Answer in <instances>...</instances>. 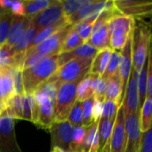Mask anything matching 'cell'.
<instances>
[{
  "label": "cell",
  "instance_id": "obj_1",
  "mask_svg": "<svg viewBox=\"0 0 152 152\" xmlns=\"http://www.w3.org/2000/svg\"><path fill=\"white\" fill-rule=\"evenodd\" d=\"M58 55L47 57L36 65L22 70V83L24 94H32L33 92L58 69Z\"/></svg>",
  "mask_w": 152,
  "mask_h": 152
},
{
  "label": "cell",
  "instance_id": "obj_2",
  "mask_svg": "<svg viewBox=\"0 0 152 152\" xmlns=\"http://www.w3.org/2000/svg\"><path fill=\"white\" fill-rule=\"evenodd\" d=\"M94 58H77L73 59L67 63L60 66L58 69L50 77L47 82L52 83L58 88L65 83L81 81L90 70Z\"/></svg>",
  "mask_w": 152,
  "mask_h": 152
},
{
  "label": "cell",
  "instance_id": "obj_3",
  "mask_svg": "<svg viewBox=\"0 0 152 152\" xmlns=\"http://www.w3.org/2000/svg\"><path fill=\"white\" fill-rule=\"evenodd\" d=\"M134 27L135 20L132 17L121 13L111 17L108 20L110 48L113 51L121 50Z\"/></svg>",
  "mask_w": 152,
  "mask_h": 152
},
{
  "label": "cell",
  "instance_id": "obj_4",
  "mask_svg": "<svg viewBox=\"0 0 152 152\" xmlns=\"http://www.w3.org/2000/svg\"><path fill=\"white\" fill-rule=\"evenodd\" d=\"M151 31L146 26L134 27L132 33V61L133 69L139 73L150 52Z\"/></svg>",
  "mask_w": 152,
  "mask_h": 152
},
{
  "label": "cell",
  "instance_id": "obj_5",
  "mask_svg": "<svg viewBox=\"0 0 152 152\" xmlns=\"http://www.w3.org/2000/svg\"><path fill=\"white\" fill-rule=\"evenodd\" d=\"M79 82L65 83L57 88L54 105V122L67 121L68 116L77 102V88Z\"/></svg>",
  "mask_w": 152,
  "mask_h": 152
},
{
  "label": "cell",
  "instance_id": "obj_6",
  "mask_svg": "<svg viewBox=\"0 0 152 152\" xmlns=\"http://www.w3.org/2000/svg\"><path fill=\"white\" fill-rule=\"evenodd\" d=\"M73 28V25L67 24L59 29L57 32L45 39L43 42L38 44L37 45L34 46L33 48L28 49L25 52V57L30 54H40L45 57H51L53 55H58L60 53L61 45L63 44L64 39L66 38L67 35ZM24 57V58H25Z\"/></svg>",
  "mask_w": 152,
  "mask_h": 152
},
{
  "label": "cell",
  "instance_id": "obj_7",
  "mask_svg": "<svg viewBox=\"0 0 152 152\" xmlns=\"http://www.w3.org/2000/svg\"><path fill=\"white\" fill-rule=\"evenodd\" d=\"M63 15V8L61 1H53L47 8L37 13L31 20V24L36 28V29L39 32L40 30L51 27L56 24L58 21L62 20Z\"/></svg>",
  "mask_w": 152,
  "mask_h": 152
},
{
  "label": "cell",
  "instance_id": "obj_8",
  "mask_svg": "<svg viewBox=\"0 0 152 152\" xmlns=\"http://www.w3.org/2000/svg\"><path fill=\"white\" fill-rule=\"evenodd\" d=\"M126 144L125 152H139L142 132L140 127V112L125 117Z\"/></svg>",
  "mask_w": 152,
  "mask_h": 152
},
{
  "label": "cell",
  "instance_id": "obj_9",
  "mask_svg": "<svg viewBox=\"0 0 152 152\" xmlns=\"http://www.w3.org/2000/svg\"><path fill=\"white\" fill-rule=\"evenodd\" d=\"M139 73L135 72L132 68L125 95L122 101V108L124 112V117H127L129 115H134L138 110V88H137V77Z\"/></svg>",
  "mask_w": 152,
  "mask_h": 152
},
{
  "label": "cell",
  "instance_id": "obj_10",
  "mask_svg": "<svg viewBox=\"0 0 152 152\" xmlns=\"http://www.w3.org/2000/svg\"><path fill=\"white\" fill-rule=\"evenodd\" d=\"M49 131L52 134V148L59 147L71 151L73 126L68 122H53Z\"/></svg>",
  "mask_w": 152,
  "mask_h": 152
},
{
  "label": "cell",
  "instance_id": "obj_11",
  "mask_svg": "<svg viewBox=\"0 0 152 152\" xmlns=\"http://www.w3.org/2000/svg\"><path fill=\"white\" fill-rule=\"evenodd\" d=\"M101 12L94 24L92 34L89 39L86 43L97 50L110 48L108 20H106Z\"/></svg>",
  "mask_w": 152,
  "mask_h": 152
},
{
  "label": "cell",
  "instance_id": "obj_12",
  "mask_svg": "<svg viewBox=\"0 0 152 152\" xmlns=\"http://www.w3.org/2000/svg\"><path fill=\"white\" fill-rule=\"evenodd\" d=\"M126 144V135L125 130V117L123 108L120 106L117 112L110 139V152H125Z\"/></svg>",
  "mask_w": 152,
  "mask_h": 152
},
{
  "label": "cell",
  "instance_id": "obj_13",
  "mask_svg": "<svg viewBox=\"0 0 152 152\" xmlns=\"http://www.w3.org/2000/svg\"><path fill=\"white\" fill-rule=\"evenodd\" d=\"M32 94L38 105V117L36 125L49 131L54 122V104L43 94L36 92Z\"/></svg>",
  "mask_w": 152,
  "mask_h": 152
},
{
  "label": "cell",
  "instance_id": "obj_14",
  "mask_svg": "<svg viewBox=\"0 0 152 152\" xmlns=\"http://www.w3.org/2000/svg\"><path fill=\"white\" fill-rule=\"evenodd\" d=\"M115 7L123 15L134 17L146 16L151 13V1H137V0H121L114 1Z\"/></svg>",
  "mask_w": 152,
  "mask_h": 152
},
{
  "label": "cell",
  "instance_id": "obj_15",
  "mask_svg": "<svg viewBox=\"0 0 152 152\" xmlns=\"http://www.w3.org/2000/svg\"><path fill=\"white\" fill-rule=\"evenodd\" d=\"M120 61L118 67V75L122 87V97L124 98L127 81L133 68L132 61V34L127 38L125 45L120 50Z\"/></svg>",
  "mask_w": 152,
  "mask_h": 152
},
{
  "label": "cell",
  "instance_id": "obj_16",
  "mask_svg": "<svg viewBox=\"0 0 152 152\" xmlns=\"http://www.w3.org/2000/svg\"><path fill=\"white\" fill-rule=\"evenodd\" d=\"M114 4V1H92L90 4L84 6L77 12L69 17L68 22L71 25H75L87 18H90L95 14L100 13L104 9L110 7Z\"/></svg>",
  "mask_w": 152,
  "mask_h": 152
},
{
  "label": "cell",
  "instance_id": "obj_17",
  "mask_svg": "<svg viewBox=\"0 0 152 152\" xmlns=\"http://www.w3.org/2000/svg\"><path fill=\"white\" fill-rule=\"evenodd\" d=\"M31 25V20L25 16H12L11 28L5 42L8 48H12L24 35Z\"/></svg>",
  "mask_w": 152,
  "mask_h": 152
},
{
  "label": "cell",
  "instance_id": "obj_18",
  "mask_svg": "<svg viewBox=\"0 0 152 152\" xmlns=\"http://www.w3.org/2000/svg\"><path fill=\"white\" fill-rule=\"evenodd\" d=\"M99 50L92 47L87 44H84L81 46L67 53L58 54V65L62 66L68 61L77 58H94Z\"/></svg>",
  "mask_w": 152,
  "mask_h": 152
},
{
  "label": "cell",
  "instance_id": "obj_19",
  "mask_svg": "<svg viewBox=\"0 0 152 152\" xmlns=\"http://www.w3.org/2000/svg\"><path fill=\"white\" fill-rule=\"evenodd\" d=\"M99 76L88 73L77 85V101L82 102L94 97L95 86Z\"/></svg>",
  "mask_w": 152,
  "mask_h": 152
},
{
  "label": "cell",
  "instance_id": "obj_20",
  "mask_svg": "<svg viewBox=\"0 0 152 152\" xmlns=\"http://www.w3.org/2000/svg\"><path fill=\"white\" fill-rule=\"evenodd\" d=\"M104 101L113 102L118 103V105L122 104V87L118 72L106 80Z\"/></svg>",
  "mask_w": 152,
  "mask_h": 152
},
{
  "label": "cell",
  "instance_id": "obj_21",
  "mask_svg": "<svg viewBox=\"0 0 152 152\" xmlns=\"http://www.w3.org/2000/svg\"><path fill=\"white\" fill-rule=\"evenodd\" d=\"M111 53H112V50L110 48H105L102 50H99L98 53H96V55L93 59L89 73L102 77L105 71L107 65H108Z\"/></svg>",
  "mask_w": 152,
  "mask_h": 152
},
{
  "label": "cell",
  "instance_id": "obj_22",
  "mask_svg": "<svg viewBox=\"0 0 152 152\" xmlns=\"http://www.w3.org/2000/svg\"><path fill=\"white\" fill-rule=\"evenodd\" d=\"M37 32L38 31L36 29V28L31 24L30 27L28 28V30L21 37V38L10 49L12 55L13 56L15 54H18V53H25L26 50L28 48L29 45L31 44V42L33 41V39L35 38Z\"/></svg>",
  "mask_w": 152,
  "mask_h": 152
},
{
  "label": "cell",
  "instance_id": "obj_23",
  "mask_svg": "<svg viewBox=\"0 0 152 152\" xmlns=\"http://www.w3.org/2000/svg\"><path fill=\"white\" fill-rule=\"evenodd\" d=\"M115 118H101L99 119L98 135H99L100 150H102L110 139Z\"/></svg>",
  "mask_w": 152,
  "mask_h": 152
},
{
  "label": "cell",
  "instance_id": "obj_24",
  "mask_svg": "<svg viewBox=\"0 0 152 152\" xmlns=\"http://www.w3.org/2000/svg\"><path fill=\"white\" fill-rule=\"evenodd\" d=\"M13 95L15 94L10 69L0 72V99L5 102Z\"/></svg>",
  "mask_w": 152,
  "mask_h": 152
},
{
  "label": "cell",
  "instance_id": "obj_25",
  "mask_svg": "<svg viewBox=\"0 0 152 152\" xmlns=\"http://www.w3.org/2000/svg\"><path fill=\"white\" fill-rule=\"evenodd\" d=\"M24 6V16L32 19L37 13L47 8L53 1L51 0H27L22 1Z\"/></svg>",
  "mask_w": 152,
  "mask_h": 152
},
{
  "label": "cell",
  "instance_id": "obj_26",
  "mask_svg": "<svg viewBox=\"0 0 152 152\" xmlns=\"http://www.w3.org/2000/svg\"><path fill=\"white\" fill-rule=\"evenodd\" d=\"M67 24H69L68 22V20L67 18H63L62 20H61L60 21H58L56 24L51 26V27H48L46 28H44L42 30H40L39 32H37V34L36 35L35 38L33 39V41L31 42V44L29 45L28 48V49H30V48H33L34 46L37 45L38 44H40L41 42H43L45 39H46L47 37H49L50 36H52L53 34H54L55 32H57L59 29H61L62 27H64L65 25ZM27 49V50H28ZM26 50V51H27Z\"/></svg>",
  "mask_w": 152,
  "mask_h": 152
},
{
  "label": "cell",
  "instance_id": "obj_27",
  "mask_svg": "<svg viewBox=\"0 0 152 152\" xmlns=\"http://www.w3.org/2000/svg\"><path fill=\"white\" fill-rule=\"evenodd\" d=\"M151 121L152 97H146L143 105L140 110V127L142 133L151 128Z\"/></svg>",
  "mask_w": 152,
  "mask_h": 152
},
{
  "label": "cell",
  "instance_id": "obj_28",
  "mask_svg": "<svg viewBox=\"0 0 152 152\" xmlns=\"http://www.w3.org/2000/svg\"><path fill=\"white\" fill-rule=\"evenodd\" d=\"M5 112L12 119H22L21 95H13L4 102Z\"/></svg>",
  "mask_w": 152,
  "mask_h": 152
},
{
  "label": "cell",
  "instance_id": "obj_29",
  "mask_svg": "<svg viewBox=\"0 0 152 152\" xmlns=\"http://www.w3.org/2000/svg\"><path fill=\"white\" fill-rule=\"evenodd\" d=\"M12 14L10 11H0V46L4 45L11 28Z\"/></svg>",
  "mask_w": 152,
  "mask_h": 152
},
{
  "label": "cell",
  "instance_id": "obj_30",
  "mask_svg": "<svg viewBox=\"0 0 152 152\" xmlns=\"http://www.w3.org/2000/svg\"><path fill=\"white\" fill-rule=\"evenodd\" d=\"M84 44L85 43L82 40V38L78 36L77 31L72 28L70 29V31L69 32V34L67 35L66 38L63 41V44L61 45L60 53L70 52V51H72V50L81 46Z\"/></svg>",
  "mask_w": 152,
  "mask_h": 152
},
{
  "label": "cell",
  "instance_id": "obj_31",
  "mask_svg": "<svg viewBox=\"0 0 152 152\" xmlns=\"http://www.w3.org/2000/svg\"><path fill=\"white\" fill-rule=\"evenodd\" d=\"M92 0H65L61 1L63 8V15L65 18H69L71 15L77 12L86 4H90Z\"/></svg>",
  "mask_w": 152,
  "mask_h": 152
},
{
  "label": "cell",
  "instance_id": "obj_32",
  "mask_svg": "<svg viewBox=\"0 0 152 152\" xmlns=\"http://www.w3.org/2000/svg\"><path fill=\"white\" fill-rule=\"evenodd\" d=\"M119 61H120V53L118 51H113L111 53L110 61L108 62V65L105 69L104 73L101 77L103 80H107L109 77L114 76L118 72V67H119Z\"/></svg>",
  "mask_w": 152,
  "mask_h": 152
},
{
  "label": "cell",
  "instance_id": "obj_33",
  "mask_svg": "<svg viewBox=\"0 0 152 152\" xmlns=\"http://www.w3.org/2000/svg\"><path fill=\"white\" fill-rule=\"evenodd\" d=\"M12 68H15L14 59L5 45L0 46V72L8 70Z\"/></svg>",
  "mask_w": 152,
  "mask_h": 152
},
{
  "label": "cell",
  "instance_id": "obj_34",
  "mask_svg": "<svg viewBox=\"0 0 152 152\" xmlns=\"http://www.w3.org/2000/svg\"><path fill=\"white\" fill-rule=\"evenodd\" d=\"M86 133V127L85 126L73 127L72 143H71L72 151L82 152V147L84 144Z\"/></svg>",
  "mask_w": 152,
  "mask_h": 152
},
{
  "label": "cell",
  "instance_id": "obj_35",
  "mask_svg": "<svg viewBox=\"0 0 152 152\" xmlns=\"http://www.w3.org/2000/svg\"><path fill=\"white\" fill-rule=\"evenodd\" d=\"M82 120H83V114H82V103L78 101L75 102L73 105L67 121L73 126V127H77V126H82Z\"/></svg>",
  "mask_w": 152,
  "mask_h": 152
},
{
  "label": "cell",
  "instance_id": "obj_36",
  "mask_svg": "<svg viewBox=\"0 0 152 152\" xmlns=\"http://www.w3.org/2000/svg\"><path fill=\"white\" fill-rule=\"evenodd\" d=\"M10 75L13 84L14 94L22 95L24 94L23 83H22V70L20 68L10 69Z\"/></svg>",
  "mask_w": 152,
  "mask_h": 152
},
{
  "label": "cell",
  "instance_id": "obj_37",
  "mask_svg": "<svg viewBox=\"0 0 152 152\" xmlns=\"http://www.w3.org/2000/svg\"><path fill=\"white\" fill-rule=\"evenodd\" d=\"M13 134V119L10 118L5 110L0 116V134L10 138Z\"/></svg>",
  "mask_w": 152,
  "mask_h": 152
},
{
  "label": "cell",
  "instance_id": "obj_38",
  "mask_svg": "<svg viewBox=\"0 0 152 152\" xmlns=\"http://www.w3.org/2000/svg\"><path fill=\"white\" fill-rule=\"evenodd\" d=\"M34 92L38 93L40 94H43L46 96L54 105H55V100H56V94H57V88L52 83H49L47 81L41 84ZM33 92V93H34Z\"/></svg>",
  "mask_w": 152,
  "mask_h": 152
},
{
  "label": "cell",
  "instance_id": "obj_39",
  "mask_svg": "<svg viewBox=\"0 0 152 152\" xmlns=\"http://www.w3.org/2000/svg\"><path fill=\"white\" fill-rule=\"evenodd\" d=\"M94 24V22H86V21L83 20V21H80V22L73 25V28L77 31V33L82 38V40L84 41L85 44L89 39V37L92 34Z\"/></svg>",
  "mask_w": 152,
  "mask_h": 152
},
{
  "label": "cell",
  "instance_id": "obj_40",
  "mask_svg": "<svg viewBox=\"0 0 152 152\" xmlns=\"http://www.w3.org/2000/svg\"><path fill=\"white\" fill-rule=\"evenodd\" d=\"M93 102H94V97L81 102L82 103V114H83L82 126L88 127L94 122L93 116H92Z\"/></svg>",
  "mask_w": 152,
  "mask_h": 152
},
{
  "label": "cell",
  "instance_id": "obj_41",
  "mask_svg": "<svg viewBox=\"0 0 152 152\" xmlns=\"http://www.w3.org/2000/svg\"><path fill=\"white\" fill-rule=\"evenodd\" d=\"M121 105H118L116 102L104 101L102 103V112L101 118H115L117 116V112L118 108Z\"/></svg>",
  "mask_w": 152,
  "mask_h": 152
},
{
  "label": "cell",
  "instance_id": "obj_42",
  "mask_svg": "<svg viewBox=\"0 0 152 152\" xmlns=\"http://www.w3.org/2000/svg\"><path fill=\"white\" fill-rule=\"evenodd\" d=\"M139 152H152L151 128L144 133H142V139Z\"/></svg>",
  "mask_w": 152,
  "mask_h": 152
},
{
  "label": "cell",
  "instance_id": "obj_43",
  "mask_svg": "<svg viewBox=\"0 0 152 152\" xmlns=\"http://www.w3.org/2000/svg\"><path fill=\"white\" fill-rule=\"evenodd\" d=\"M45 58H47V57L43 56V55H40V54H37V53H35V54H30V55L25 57V58H24L23 64H22V70L27 69H28V68H30V67L36 65L37 63L42 61L45 60Z\"/></svg>",
  "mask_w": 152,
  "mask_h": 152
},
{
  "label": "cell",
  "instance_id": "obj_44",
  "mask_svg": "<svg viewBox=\"0 0 152 152\" xmlns=\"http://www.w3.org/2000/svg\"><path fill=\"white\" fill-rule=\"evenodd\" d=\"M105 89H106V81L103 80L101 77H99L97 83H96V86H95L94 98L98 99L102 102H104Z\"/></svg>",
  "mask_w": 152,
  "mask_h": 152
},
{
  "label": "cell",
  "instance_id": "obj_45",
  "mask_svg": "<svg viewBox=\"0 0 152 152\" xmlns=\"http://www.w3.org/2000/svg\"><path fill=\"white\" fill-rule=\"evenodd\" d=\"M21 105H22V119L31 121V109L28 95L24 94L21 95Z\"/></svg>",
  "mask_w": 152,
  "mask_h": 152
},
{
  "label": "cell",
  "instance_id": "obj_46",
  "mask_svg": "<svg viewBox=\"0 0 152 152\" xmlns=\"http://www.w3.org/2000/svg\"><path fill=\"white\" fill-rule=\"evenodd\" d=\"M146 97H152V64L151 52H149L148 58H147V95Z\"/></svg>",
  "mask_w": 152,
  "mask_h": 152
},
{
  "label": "cell",
  "instance_id": "obj_47",
  "mask_svg": "<svg viewBox=\"0 0 152 152\" xmlns=\"http://www.w3.org/2000/svg\"><path fill=\"white\" fill-rule=\"evenodd\" d=\"M102 103L103 102L94 98V102H93V108H92V116H93V120L94 121H99L102 116Z\"/></svg>",
  "mask_w": 152,
  "mask_h": 152
},
{
  "label": "cell",
  "instance_id": "obj_48",
  "mask_svg": "<svg viewBox=\"0 0 152 152\" xmlns=\"http://www.w3.org/2000/svg\"><path fill=\"white\" fill-rule=\"evenodd\" d=\"M13 16H24V6L22 1H12L9 10Z\"/></svg>",
  "mask_w": 152,
  "mask_h": 152
},
{
  "label": "cell",
  "instance_id": "obj_49",
  "mask_svg": "<svg viewBox=\"0 0 152 152\" xmlns=\"http://www.w3.org/2000/svg\"><path fill=\"white\" fill-rule=\"evenodd\" d=\"M29 102H30V109H31V122L36 124L38 117V105L37 104L33 94H28Z\"/></svg>",
  "mask_w": 152,
  "mask_h": 152
},
{
  "label": "cell",
  "instance_id": "obj_50",
  "mask_svg": "<svg viewBox=\"0 0 152 152\" xmlns=\"http://www.w3.org/2000/svg\"><path fill=\"white\" fill-rule=\"evenodd\" d=\"M12 1H8V0H0V9L1 10H6L9 11L10 7L12 5Z\"/></svg>",
  "mask_w": 152,
  "mask_h": 152
},
{
  "label": "cell",
  "instance_id": "obj_51",
  "mask_svg": "<svg viewBox=\"0 0 152 152\" xmlns=\"http://www.w3.org/2000/svg\"><path fill=\"white\" fill-rule=\"evenodd\" d=\"M51 152H75V151H65V150H63V149H61V148H59V147H53Z\"/></svg>",
  "mask_w": 152,
  "mask_h": 152
},
{
  "label": "cell",
  "instance_id": "obj_52",
  "mask_svg": "<svg viewBox=\"0 0 152 152\" xmlns=\"http://www.w3.org/2000/svg\"><path fill=\"white\" fill-rule=\"evenodd\" d=\"M5 110V105H4V102L0 99V116L1 114L3 113V111Z\"/></svg>",
  "mask_w": 152,
  "mask_h": 152
}]
</instances>
